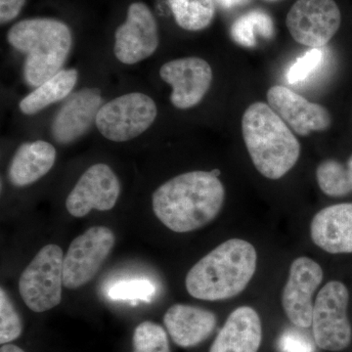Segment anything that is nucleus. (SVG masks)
Masks as SVG:
<instances>
[{"instance_id":"nucleus-1","label":"nucleus","mask_w":352,"mask_h":352,"mask_svg":"<svg viewBox=\"0 0 352 352\" xmlns=\"http://www.w3.org/2000/svg\"><path fill=\"white\" fill-rule=\"evenodd\" d=\"M219 171L196 170L171 178L152 196L157 219L176 233L203 228L215 219L223 207L226 189Z\"/></svg>"},{"instance_id":"nucleus-2","label":"nucleus","mask_w":352,"mask_h":352,"mask_svg":"<svg viewBox=\"0 0 352 352\" xmlns=\"http://www.w3.org/2000/svg\"><path fill=\"white\" fill-rule=\"evenodd\" d=\"M258 263L250 242L230 239L220 244L192 266L185 286L189 295L208 302L240 295L254 277Z\"/></svg>"},{"instance_id":"nucleus-3","label":"nucleus","mask_w":352,"mask_h":352,"mask_svg":"<svg viewBox=\"0 0 352 352\" xmlns=\"http://www.w3.org/2000/svg\"><path fill=\"white\" fill-rule=\"evenodd\" d=\"M242 132L252 163L268 179H279L295 166L300 155V142L267 104L256 102L247 108Z\"/></svg>"},{"instance_id":"nucleus-4","label":"nucleus","mask_w":352,"mask_h":352,"mask_svg":"<svg viewBox=\"0 0 352 352\" xmlns=\"http://www.w3.org/2000/svg\"><path fill=\"white\" fill-rule=\"evenodd\" d=\"M8 43L25 56L24 78L38 87L63 69L73 45L68 25L50 18L21 21L7 34Z\"/></svg>"},{"instance_id":"nucleus-5","label":"nucleus","mask_w":352,"mask_h":352,"mask_svg":"<svg viewBox=\"0 0 352 352\" xmlns=\"http://www.w3.org/2000/svg\"><path fill=\"white\" fill-rule=\"evenodd\" d=\"M64 254L59 245H45L23 271L19 293L32 311H47L60 305L63 285Z\"/></svg>"},{"instance_id":"nucleus-6","label":"nucleus","mask_w":352,"mask_h":352,"mask_svg":"<svg viewBox=\"0 0 352 352\" xmlns=\"http://www.w3.org/2000/svg\"><path fill=\"white\" fill-rule=\"evenodd\" d=\"M157 115V105L151 97L131 92L104 104L95 124L108 140L126 142L144 133L154 124Z\"/></svg>"},{"instance_id":"nucleus-7","label":"nucleus","mask_w":352,"mask_h":352,"mask_svg":"<svg viewBox=\"0 0 352 352\" xmlns=\"http://www.w3.org/2000/svg\"><path fill=\"white\" fill-rule=\"evenodd\" d=\"M349 300V289L340 281L329 282L319 292L314 302L311 326L315 342L321 349L342 351L351 344Z\"/></svg>"},{"instance_id":"nucleus-8","label":"nucleus","mask_w":352,"mask_h":352,"mask_svg":"<svg viewBox=\"0 0 352 352\" xmlns=\"http://www.w3.org/2000/svg\"><path fill=\"white\" fill-rule=\"evenodd\" d=\"M115 234L105 226L88 228L69 245L63 263L65 288L76 289L89 283L115 245Z\"/></svg>"},{"instance_id":"nucleus-9","label":"nucleus","mask_w":352,"mask_h":352,"mask_svg":"<svg viewBox=\"0 0 352 352\" xmlns=\"http://www.w3.org/2000/svg\"><path fill=\"white\" fill-rule=\"evenodd\" d=\"M342 23L333 0H298L287 15L286 24L296 43L322 48L330 43Z\"/></svg>"},{"instance_id":"nucleus-10","label":"nucleus","mask_w":352,"mask_h":352,"mask_svg":"<svg viewBox=\"0 0 352 352\" xmlns=\"http://www.w3.org/2000/svg\"><path fill=\"white\" fill-rule=\"evenodd\" d=\"M157 21L149 7L134 2L127 10L126 22L115 32V56L124 65L138 64L151 57L159 47Z\"/></svg>"},{"instance_id":"nucleus-11","label":"nucleus","mask_w":352,"mask_h":352,"mask_svg":"<svg viewBox=\"0 0 352 352\" xmlns=\"http://www.w3.org/2000/svg\"><path fill=\"white\" fill-rule=\"evenodd\" d=\"M120 194L119 178L106 164H95L80 176L66 199V208L74 217H87L92 210L107 212Z\"/></svg>"},{"instance_id":"nucleus-12","label":"nucleus","mask_w":352,"mask_h":352,"mask_svg":"<svg viewBox=\"0 0 352 352\" xmlns=\"http://www.w3.org/2000/svg\"><path fill=\"white\" fill-rule=\"evenodd\" d=\"M323 280V270L314 259L300 256L293 261L282 295L289 320L298 328H309L314 314V295Z\"/></svg>"},{"instance_id":"nucleus-13","label":"nucleus","mask_w":352,"mask_h":352,"mask_svg":"<svg viewBox=\"0 0 352 352\" xmlns=\"http://www.w3.org/2000/svg\"><path fill=\"white\" fill-rule=\"evenodd\" d=\"M160 76L173 87V105L186 110L198 105L208 94L212 82V69L201 58H180L164 64L160 69Z\"/></svg>"},{"instance_id":"nucleus-14","label":"nucleus","mask_w":352,"mask_h":352,"mask_svg":"<svg viewBox=\"0 0 352 352\" xmlns=\"http://www.w3.org/2000/svg\"><path fill=\"white\" fill-rule=\"evenodd\" d=\"M267 101L273 111L298 135L307 136L314 131H327L332 124L327 109L308 101L288 87H270Z\"/></svg>"},{"instance_id":"nucleus-15","label":"nucleus","mask_w":352,"mask_h":352,"mask_svg":"<svg viewBox=\"0 0 352 352\" xmlns=\"http://www.w3.org/2000/svg\"><path fill=\"white\" fill-rule=\"evenodd\" d=\"M103 106L100 89L82 88L65 102L51 124V134L57 143L68 145L85 135L94 124Z\"/></svg>"},{"instance_id":"nucleus-16","label":"nucleus","mask_w":352,"mask_h":352,"mask_svg":"<svg viewBox=\"0 0 352 352\" xmlns=\"http://www.w3.org/2000/svg\"><path fill=\"white\" fill-rule=\"evenodd\" d=\"M317 247L329 254L352 252V203L330 206L317 212L310 224Z\"/></svg>"},{"instance_id":"nucleus-17","label":"nucleus","mask_w":352,"mask_h":352,"mask_svg":"<svg viewBox=\"0 0 352 352\" xmlns=\"http://www.w3.org/2000/svg\"><path fill=\"white\" fill-rule=\"evenodd\" d=\"M261 340L263 327L258 312L241 307L229 315L210 352H258Z\"/></svg>"},{"instance_id":"nucleus-18","label":"nucleus","mask_w":352,"mask_h":352,"mask_svg":"<svg viewBox=\"0 0 352 352\" xmlns=\"http://www.w3.org/2000/svg\"><path fill=\"white\" fill-rule=\"evenodd\" d=\"M164 323L173 342L187 349L198 346L212 335L217 317L210 310L178 303L168 308Z\"/></svg>"},{"instance_id":"nucleus-19","label":"nucleus","mask_w":352,"mask_h":352,"mask_svg":"<svg viewBox=\"0 0 352 352\" xmlns=\"http://www.w3.org/2000/svg\"><path fill=\"white\" fill-rule=\"evenodd\" d=\"M56 149L45 141L24 143L9 166V180L16 187L29 186L47 175L56 161Z\"/></svg>"},{"instance_id":"nucleus-20","label":"nucleus","mask_w":352,"mask_h":352,"mask_svg":"<svg viewBox=\"0 0 352 352\" xmlns=\"http://www.w3.org/2000/svg\"><path fill=\"white\" fill-rule=\"evenodd\" d=\"M76 82V69H61L20 101L21 113L27 116L36 115L48 106L63 100L73 91Z\"/></svg>"},{"instance_id":"nucleus-21","label":"nucleus","mask_w":352,"mask_h":352,"mask_svg":"<svg viewBox=\"0 0 352 352\" xmlns=\"http://www.w3.org/2000/svg\"><path fill=\"white\" fill-rule=\"evenodd\" d=\"M230 34L236 43L244 47H254L258 38H272L274 23L267 13L256 9L238 18L231 27Z\"/></svg>"},{"instance_id":"nucleus-22","label":"nucleus","mask_w":352,"mask_h":352,"mask_svg":"<svg viewBox=\"0 0 352 352\" xmlns=\"http://www.w3.org/2000/svg\"><path fill=\"white\" fill-rule=\"evenodd\" d=\"M176 24L190 32L201 31L214 17L215 0H168Z\"/></svg>"},{"instance_id":"nucleus-23","label":"nucleus","mask_w":352,"mask_h":352,"mask_svg":"<svg viewBox=\"0 0 352 352\" xmlns=\"http://www.w3.org/2000/svg\"><path fill=\"white\" fill-rule=\"evenodd\" d=\"M317 183L324 194L342 197L352 193V155L346 164L326 160L316 170Z\"/></svg>"},{"instance_id":"nucleus-24","label":"nucleus","mask_w":352,"mask_h":352,"mask_svg":"<svg viewBox=\"0 0 352 352\" xmlns=\"http://www.w3.org/2000/svg\"><path fill=\"white\" fill-rule=\"evenodd\" d=\"M133 352H170L168 335L153 322L139 324L133 333Z\"/></svg>"},{"instance_id":"nucleus-25","label":"nucleus","mask_w":352,"mask_h":352,"mask_svg":"<svg viewBox=\"0 0 352 352\" xmlns=\"http://www.w3.org/2000/svg\"><path fill=\"white\" fill-rule=\"evenodd\" d=\"M156 291V286L149 280H124L113 284L108 289L107 296L111 300H131L134 305L138 300L151 302Z\"/></svg>"},{"instance_id":"nucleus-26","label":"nucleus","mask_w":352,"mask_h":352,"mask_svg":"<svg viewBox=\"0 0 352 352\" xmlns=\"http://www.w3.org/2000/svg\"><path fill=\"white\" fill-rule=\"evenodd\" d=\"M22 321L6 289H0V344L17 340L22 333Z\"/></svg>"},{"instance_id":"nucleus-27","label":"nucleus","mask_w":352,"mask_h":352,"mask_svg":"<svg viewBox=\"0 0 352 352\" xmlns=\"http://www.w3.org/2000/svg\"><path fill=\"white\" fill-rule=\"evenodd\" d=\"M323 56L321 48H311L303 56L298 58L287 74L289 85L302 82L309 78L320 66Z\"/></svg>"},{"instance_id":"nucleus-28","label":"nucleus","mask_w":352,"mask_h":352,"mask_svg":"<svg viewBox=\"0 0 352 352\" xmlns=\"http://www.w3.org/2000/svg\"><path fill=\"white\" fill-rule=\"evenodd\" d=\"M281 352H314V346L307 336L295 330L285 331L278 340Z\"/></svg>"},{"instance_id":"nucleus-29","label":"nucleus","mask_w":352,"mask_h":352,"mask_svg":"<svg viewBox=\"0 0 352 352\" xmlns=\"http://www.w3.org/2000/svg\"><path fill=\"white\" fill-rule=\"evenodd\" d=\"M25 0H0V22L6 24L18 17Z\"/></svg>"},{"instance_id":"nucleus-30","label":"nucleus","mask_w":352,"mask_h":352,"mask_svg":"<svg viewBox=\"0 0 352 352\" xmlns=\"http://www.w3.org/2000/svg\"><path fill=\"white\" fill-rule=\"evenodd\" d=\"M251 0H215L217 6L223 9H233L236 7L245 6Z\"/></svg>"},{"instance_id":"nucleus-31","label":"nucleus","mask_w":352,"mask_h":352,"mask_svg":"<svg viewBox=\"0 0 352 352\" xmlns=\"http://www.w3.org/2000/svg\"><path fill=\"white\" fill-rule=\"evenodd\" d=\"M0 352H25L19 346H14V344H2Z\"/></svg>"},{"instance_id":"nucleus-32","label":"nucleus","mask_w":352,"mask_h":352,"mask_svg":"<svg viewBox=\"0 0 352 352\" xmlns=\"http://www.w3.org/2000/svg\"><path fill=\"white\" fill-rule=\"evenodd\" d=\"M266 1H277V0H266Z\"/></svg>"}]
</instances>
